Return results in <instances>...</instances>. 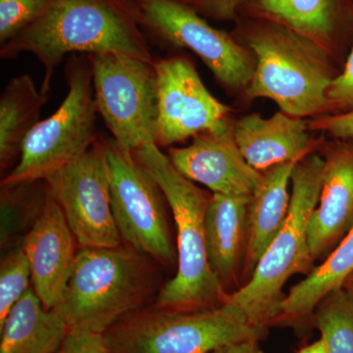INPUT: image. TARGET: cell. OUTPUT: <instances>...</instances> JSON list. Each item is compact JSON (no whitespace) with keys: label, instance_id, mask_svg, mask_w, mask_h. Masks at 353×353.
<instances>
[{"label":"cell","instance_id":"6da1fadb","mask_svg":"<svg viewBox=\"0 0 353 353\" xmlns=\"http://www.w3.org/2000/svg\"><path fill=\"white\" fill-rule=\"evenodd\" d=\"M30 53L44 70L48 97L55 69L72 54L117 53L154 61L134 0H50L41 16L0 46V57Z\"/></svg>","mask_w":353,"mask_h":353},{"label":"cell","instance_id":"7a4b0ae2","mask_svg":"<svg viewBox=\"0 0 353 353\" xmlns=\"http://www.w3.org/2000/svg\"><path fill=\"white\" fill-rule=\"evenodd\" d=\"M233 36L243 39L255 59L245 94L269 99L294 117H319L332 108L330 85L336 76L328 51L270 21L239 17Z\"/></svg>","mask_w":353,"mask_h":353},{"label":"cell","instance_id":"3957f363","mask_svg":"<svg viewBox=\"0 0 353 353\" xmlns=\"http://www.w3.org/2000/svg\"><path fill=\"white\" fill-rule=\"evenodd\" d=\"M157 260L131 246L81 248L61 301L53 308L68 330L104 334L150 305L163 285Z\"/></svg>","mask_w":353,"mask_h":353},{"label":"cell","instance_id":"277c9868","mask_svg":"<svg viewBox=\"0 0 353 353\" xmlns=\"http://www.w3.org/2000/svg\"><path fill=\"white\" fill-rule=\"evenodd\" d=\"M132 153L161 188L176 227V273L160 290L155 304L194 311L224 303L228 292L211 269L206 252L204 218L211 194L176 171L154 143Z\"/></svg>","mask_w":353,"mask_h":353},{"label":"cell","instance_id":"5b68a950","mask_svg":"<svg viewBox=\"0 0 353 353\" xmlns=\"http://www.w3.org/2000/svg\"><path fill=\"white\" fill-rule=\"evenodd\" d=\"M324 158L309 153L294 166L292 199L284 226L261 257L252 277L224 303L240 309L250 324L266 332L284 299L285 282L296 274L308 275L314 259L308 243V225L319 201Z\"/></svg>","mask_w":353,"mask_h":353},{"label":"cell","instance_id":"8992f818","mask_svg":"<svg viewBox=\"0 0 353 353\" xmlns=\"http://www.w3.org/2000/svg\"><path fill=\"white\" fill-rule=\"evenodd\" d=\"M264 333L231 303L194 311L154 303L115 323L104 336L110 353H210Z\"/></svg>","mask_w":353,"mask_h":353},{"label":"cell","instance_id":"52a82bcc","mask_svg":"<svg viewBox=\"0 0 353 353\" xmlns=\"http://www.w3.org/2000/svg\"><path fill=\"white\" fill-rule=\"evenodd\" d=\"M67 92L52 115L39 121L26 139L19 162L1 185L46 180L94 145L99 117L92 66L87 54H72L65 65Z\"/></svg>","mask_w":353,"mask_h":353},{"label":"cell","instance_id":"ba28073f","mask_svg":"<svg viewBox=\"0 0 353 353\" xmlns=\"http://www.w3.org/2000/svg\"><path fill=\"white\" fill-rule=\"evenodd\" d=\"M109 185L111 208L121 241L165 267L176 263L168 222L166 197L155 179L121 148L113 138L99 134Z\"/></svg>","mask_w":353,"mask_h":353},{"label":"cell","instance_id":"9c48e42d","mask_svg":"<svg viewBox=\"0 0 353 353\" xmlns=\"http://www.w3.org/2000/svg\"><path fill=\"white\" fill-rule=\"evenodd\" d=\"M134 2L148 41L192 51L227 92H245L254 74L255 59L252 51L233 34L209 25L205 18L181 0Z\"/></svg>","mask_w":353,"mask_h":353},{"label":"cell","instance_id":"30bf717a","mask_svg":"<svg viewBox=\"0 0 353 353\" xmlns=\"http://www.w3.org/2000/svg\"><path fill=\"white\" fill-rule=\"evenodd\" d=\"M88 57L97 110L114 141L129 152L155 145L158 99L153 62L117 53Z\"/></svg>","mask_w":353,"mask_h":353},{"label":"cell","instance_id":"8fae6325","mask_svg":"<svg viewBox=\"0 0 353 353\" xmlns=\"http://www.w3.org/2000/svg\"><path fill=\"white\" fill-rule=\"evenodd\" d=\"M44 181L80 248H115L122 243L111 208L108 172L97 139L85 154Z\"/></svg>","mask_w":353,"mask_h":353},{"label":"cell","instance_id":"7c38bea8","mask_svg":"<svg viewBox=\"0 0 353 353\" xmlns=\"http://www.w3.org/2000/svg\"><path fill=\"white\" fill-rule=\"evenodd\" d=\"M157 75L155 145L168 148L231 122V108L212 95L196 66L183 55L153 61Z\"/></svg>","mask_w":353,"mask_h":353},{"label":"cell","instance_id":"4fadbf2b","mask_svg":"<svg viewBox=\"0 0 353 353\" xmlns=\"http://www.w3.org/2000/svg\"><path fill=\"white\" fill-rule=\"evenodd\" d=\"M168 157L176 170L212 194L252 196L264 181L263 172L246 162L234 137V121L203 132L185 148H171Z\"/></svg>","mask_w":353,"mask_h":353},{"label":"cell","instance_id":"5bb4252c","mask_svg":"<svg viewBox=\"0 0 353 353\" xmlns=\"http://www.w3.org/2000/svg\"><path fill=\"white\" fill-rule=\"evenodd\" d=\"M31 267L32 290L46 309L57 307L75 265V236L48 188L46 202L23 241Z\"/></svg>","mask_w":353,"mask_h":353},{"label":"cell","instance_id":"9a60e30c","mask_svg":"<svg viewBox=\"0 0 353 353\" xmlns=\"http://www.w3.org/2000/svg\"><path fill=\"white\" fill-rule=\"evenodd\" d=\"M239 17L276 23L332 52L353 30V0H245Z\"/></svg>","mask_w":353,"mask_h":353},{"label":"cell","instance_id":"2e32d148","mask_svg":"<svg viewBox=\"0 0 353 353\" xmlns=\"http://www.w3.org/2000/svg\"><path fill=\"white\" fill-rule=\"evenodd\" d=\"M323 158L321 192L308 225L314 260L326 255L353 226V145L334 146Z\"/></svg>","mask_w":353,"mask_h":353},{"label":"cell","instance_id":"e0dca14e","mask_svg":"<svg viewBox=\"0 0 353 353\" xmlns=\"http://www.w3.org/2000/svg\"><path fill=\"white\" fill-rule=\"evenodd\" d=\"M308 123L282 111L270 118L248 114L234 121V137L246 162L264 172L277 165L299 162L312 152Z\"/></svg>","mask_w":353,"mask_h":353},{"label":"cell","instance_id":"ac0fdd59","mask_svg":"<svg viewBox=\"0 0 353 353\" xmlns=\"http://www.w3.org/2000/svg\"><path fill=\"white\" fill-rule=\"evenodd\" d=\"M250 196L212 194L204 218L206 252L223 288L231 284L245 261Z\"/></svg>","mask_w":353,"mask_h":353},{"label":"cell","instance_id":"d6986e66","mask_svg":"<svg viewBox=\"0 0 353 353\" xmlns=\"http://www.w3.org/2000/svg\"><path fill=\"white\" fill-rule=\"evenodd\" d=\"M297 162H289L264 171L261 187L250 196L248 210V240L243 278L250 280L289 214L290 185Z\"/></svg>","mask_w":353,"mask_h":353},{"label":"cell","instance_id":"ffe728a7","mask_svg":"<svg viewBox=\"0 0 353 353\" xmlns=\"http://www.w3.org/2000/svg\"><path fill=\"white\" fill-rule=\"evenodd\" d=\"M353 274V226L327 259L290 290L279 305L274 324L303 326L327 294L343 287Z\"/></svg>","mask_w":353,"mask_h":353},{"label":"cell","instance_id":"44dd1931","mask_svg":"<svg viewBox=\"0 0 353 353\" xmlns=\"http://www.w3.org/2000/svg\"><path fill=\"white\" fill-rule=\"evenodd\" d=\"M67 332L64 320L30 288L0 325V353H57Z\"/></svg>","mask_w":353,"mask_h":353},{"label":"cell","instance_id":"7402d4cb","mask_svg":"<svg viewBox=\"0 0 353 353\" xmlns=\"http://www.w3.org/2000/svg\"><path fill=\"white\" fill-rule=\"evenodd\" d=\"M48 97L28 74L11 79L0 95V171H12L26 139L39 123Z\"/></svg>","mask_w":353,"mask_h":353},{"label":"cell","instance_id":"603a6c76","mask_svg":"<svg viewBox=\"0 0 353 353\" xmlns=\"http://www.w3.org/2000/svg\"><path fill=\"white\" fill-rule=\"evenodd\" d=\"M312 318L329 353H353V290L341 287L330 292Z\"/></svg>","mask_w":353,"mask_h":353},{"label":"cell","instance_id":"cb8c5ba5","mask_svg":"<svg viewBox=\"0 0 353 353\" xmlns=\"http://www.w3.org/2000/svg\"><path fill=\"white\" fill-rule=\"evenodd\" d=\"M32 282L29 260L20 246L8 253L0 265V325L24 296Z\"/></svg>","mask_w":353,"mask_h":353},{"label":"cell","instance_id":"d4e9b609","mask_svg":"<svg viewBox=\"0 0 353 353\" xmlns=\"http://www.w3.org/2000/svg\"><path fill=\"white\" fill-rule=\"evenodd\" d=\"M50 0H0V46L38 19Z\"/></svg>","mask_w":353,"mask_h":353},{"label":"cell","instance_id":"484cf974","mask_svg":"<svg viewBox=\"0 0 353 353\" xmlns=\"http://www.w3.org/2000/svg\"><path fill=\"white\" fill-rule=\"evenodd\" d=\"M57 353H110L104 334L68 330Z\"/></svg>","mask_w":353,"mask_h":353},{"label":"cell","instance_id":"4316f807","mask_svg":"<svg viewBox=\"0 0 353 353\" xmlns=\"http://www.w3.org/2000/svg\"><path fill=\"white\" fill-rule=\"evenodd\" d=\"M192 7L202 17L218 21L231 22L239 18V11L245 0H181Z\"/></svg>","mask_w":353,"mask_h":353},{"label":"cell","instance_id":"83f0119b","mask_svg":"<svg viewBox=\"0 0 353 353\" xmlns=\"http://www.w3.org/2000/svg\"><path fill=\"white\" fill-rule=\"evenodd\" d=\"M328 99L332 108L341 109L343 112L353 111V48L345 69L330 85Z\"/></svg>","mask_w":353,"mask_h":353},{"label":"cell","instance_id":"f1b7e54d","mask_svg":"<svg viewBox=\"0 0 353 353\" xmlns=\"http://www.w3.org/2000/svg\"><path fill=\"white\" fill-rule=\"evenodd\" d=\"M309 129L327 132L336 138L353 139V111L332 116H319L308 122Z\"/></svg>","mask_w":353,"mask_h":353},{"label":"cell","instance_id":"f546056e","mask_svg":"<svg viewBox=\"0 0 353 353\" xmlns=\"http://www.w3.org/2000/svg\"><path fill=\"white\" fill-rule=\"evenodd\" d=\"M259 340H246L230 343L210 353H263L259 347Z\"/></svg>","mask_w":353,"mask_h":353},{"label":"cell","instance_id":"4dcf8cb0","mask_svg":"<svg viewBox=\"0 0 353 353\" xmlns=\"http://www.w3.org/2000/svg\"><path fill=\"white\" fill-rule=\"evenodd\" d=\"M299 353H329L327 350L324 341L320 339L319 341H315L312 345L303 347Z\"/></svg>","mask_w":353,"mask_h":353},{"label":"cell","instance_id":"1f68e13d","mask_svg":"<svg viewBox=\"0 0 353 353\" xmlns=\"http://www.w3.org/2000/svg\"><path fill=\"white\" fill-rule=\"evenodd\" d=\"M343 287L347 288V289L353 290V274L347 279V282L345 283Z\"/></svg>","mask_w":353,"mask_h":353}]
</instances>
